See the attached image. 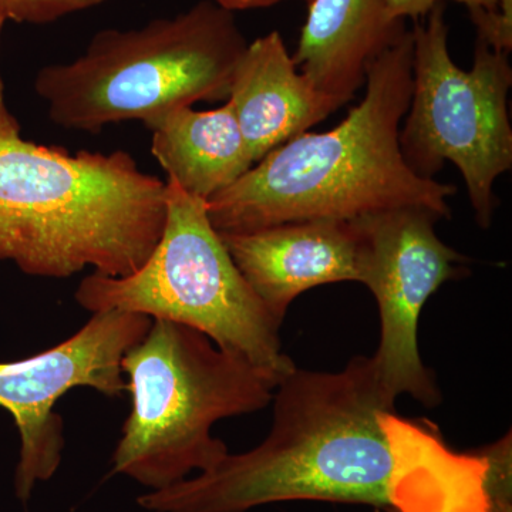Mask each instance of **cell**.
Returning a JSON list of instances; mask_svg holds the SVG:
<instances>
[{
  "instance_id": "1",
  "label": "cell",
  "mask_w": 512,
  "mask_h": 512,
  "mask_svg": "<svg viewBox=\"0 0 512 512\" xmlns=\"http://www.w3.org/2000/svg\"><path fill=\"white\" fill-rule=\"evenodd\" d=\"M274 424L259 446L211 470L141 495L151 512H247L285 501H325L443 512L447 471L427 436H394L396 397L373 356L339 372L296 367L276 386Z\"/></svg>"
},
{
  "instance_id": "2",
  "label": "cell",
  "mask_w": 512,
  "mask_h": 512,
  "mask_svg": "<svg viewBox=\"0 0 512 512\" xmlns=\"http://www.w3.org/2000/svg\"><path fill=\"white\" fill-rule=\"evenodd\" d=\"M365 84V97L338 126L291 138L207 201L218 234L407 207L451 217L457 188L413 173L400 150L413 92L410 30L370 63Z\"/></svg>"
},
{
  "instance_id": "3",
  "label": "cell",
  "mask_w": 512,
  "mask_h": 512,
  "mask_svg": "<svg viewBox=\"0 0 512 512\" xmlns=\"http://www.w3.org/2000/svg\"><path fill=\"white\" fill-rule=\"evenodd\" d=\"M165 220L167 183L126 151L70 154L25 140L0 77V261L39 278L133 275Z\"/></svg>"
},
{
  "instance_id": "4",
  "label": "cell",
  "mask_w": 512,
  "mask_h": 512,
  "mask_svg": "<svg viewBox=\"0 0 512 512\" xmlns=\"http://www.w3.org/2000/svg\"><path fill=\"white\" fill-rule=\"evenodd\" d=\"M234 13L202 0L138 29H103L82 56L49 64L35 93L57 127L99 134L111 124L151 120L197 101L228 100L247 49Z\"/></svg>"
},
{
  "instance_id": "5",
  "label": "cell",
  "mask_w": 512,
  "mask_h": 512,
  "mask_svg": "<svg viewBox=\"0 0 512 512\" xmlns=\"http://www.w3.org/2000/svg\"><path fill=\"white\" fill-rule=\"evenodd\" d=\"M121 369L133 407L113 454V473L150 491L217 466L228 447L212 436L214 424L265 409L278 386L204 333L164 319H153Z\"/></svg>"
},
{
  "instance_id": "6",
  "label": "cell",
  "mask_w": 512,
  "mask_h": 512,
  "mask_svg": "<svg viewBox=\"0 0 512 512\" xmlns=\"http://www.w3.org/2000/svg\"><path fill=\"white\" fill-rule=\"evenodd\" d=\"M167 220L146 264L128 276L87 275L74 293L86 311L141 313L204 333L274 379L296 369L279 323L232 261L208 218L207 201L167 180Z\"/></svg>"
},
{
  "instance_id": "7",
  "label": "cell",
  "mask_w": 512,
  "mask_h": 512,
  "mask_svg": "<svg viewBox=\"0 0 512 512\" xmlns=\"http://www.w3.org/2000/svg\"><path fill=\"white\" fill-rule=\"evenodd\" d=\"M421 19L410 30L413 92L400 150L423 178H434L446 161L456 165L478 224L488 228L497 207L495 180L512 167L508 55L477 39L473 69L461 70L448 52L443 0Z\"/></svg>"
},
{
  "instance_id": "8",
  "label": "cell",
  "mask_w": 512,
  "mask_h": 512,
  "mask_svg": "<svg viewBox=\"0 0 512 512\" xmlns=\"http://www.w3.org/2000/svg\"><path fill=\"white\" fill-rule=\"evenodd\" d=\"M439 215L424 208H396L350 221L360 241L362 282L375 295L380 342L375 359L386 389L396 399L409 394L427 407L441 394L420 357L419 319L444 282L458 278L463 255L434 231Z\"/></svg>"
},
{
  "instance_id": "9",
  "label": "cell",
  "mask_w": 512,
  "mask_h": 512,
  "mask_svg": "<svg viewBox=\"0 0 512 512\" xmlns=\"http://www.w3.org/2000/svg\"><path fill=\"white\" fill-rule=\"evenodd\" d=\"M151 322L141 313L96 312L55 348L0 362V409L13 417L20 436L15 493L22 503L62 463L63 421L53 412L55 404L76 387H90L107 397L127 392L121 360L146 336Z\"/></svg>"
},
{
  "instance_id": "10",
  "label": "cell",
  "mask_w": 512,
  "mask_h": 512,
  "mask_svg": "<svg viewBox=\"0 0 512 512\" xmlns=\"http://www.w3.org/2000/svg\"><path fill=\"white\" fill-rule=\"evenodd\" d=\"M220 237L245 281L279 323L309 289L362 282L360 241L350 221L292 222Z\"/></svg>"
},
{
  "instance_id": "11",
  "label": "cell",
  "mask_w": 512,
  "mask_h": 512,
  "mask_svg": "<svg viewBox=\"0 0 512 512\" xmlns=\"http://www.w3.org/2000/svg\"><path fill=\"white\" fill-rule=\"evenodd\" d=\"M227 101L255 164L340 109L298 72L279 32L248 43Z\"/></svg>"
},
{
  "instance_id": "12",
  "label": "cell",
  "mask_w": 512,
  "mask_h": 512,
  "mask_svg": "<svg viewBox=\"0 0 512 512\" xmlns=\"http://www.w3.org/2000/svg\"><path fill=\"white\" fill-rule=\"evenodd\" d=\"M406 30L387 0H312L292 62L342 107L365 84L370 63Z\"/></svg>"
},
{
  "instance_id": "13",
  "label": "cell",
  "mask_w": 512,
  "mask_h": 512,
  "mask_svg": "<svg viewBox=\"0 0 512 512\" xmlns=\"http://www.w3.org/2000/svg\"><path fill=\"white\" fill-rule=\"evenodd\" d=\"M151 153L188 194L208 201L254 167L231 104L197 111L177 107L146 124Z\"/></svg>"
},
{
  "instance_id": "14",
  "label": "cell",
  "mask_w": 512,
  "mask_h": 512,
  "mask_svg": "<svg viewBox=\"0 0 512 512\" xmlns=\"http://www.w3.org/2000/svg\"><path fill=\"white\" fill-rule=\"evenodd\" d=\"M104 2L107 0H0V23L47 25Z\"/></svg>"
},
{
  "instance_id": "15",
  "label": "cell",
  "mask_w": 512,
  "mask_h": 512,
  "mask_svg": "<svg viewBox=\"0 0 512 512\" xmlns=\"http://www.w3.org/2000/svg\"><path fill=\"white\" fill-rule=\"evenodd\" d=\"M511 434L481 450L491 512H512Z\"/></svg>"
},
{
  "instance_id": "16",
  "label": "cell",
  "mask_w": 512,
  "mask_h": 512,
  "mask_svg": "<svg viewBox=\"0 0 512 512\" xmlns=\"http://www.w3.org/2000/svg\"><path fill=\"white\" fill-rule=\"evenodd\" d=\"M478 40L495 52L510 55L512 49V0H500L493 9L468 8Z\"/></svg>"
},
{
  "instance_id": "17",
  "label": "cell",
  "mask_w": 512,
  "mask_h": 512,
  "mask_svg": "<svg viewBox=\"0 0 512 512\" xmlns=\"http://www.w3.org/2000/svg\"><path fill=\"white\" fill-rule=\"evenodd\" d=\"M440 0H387L390 15L394 19L413 20L424 18Z\"/></svg>"
},
{
  "instance_id": "18",
  "label": "cell",
  "mask_w": 512,
  "mask_h": 512,
  "mask_svg": "<svg viewBox=\"0 0 512 512\" xmlns=\"http://www.w3.org/2000/svg\"><path fill=\"white\" fill-rule=\"evenodd\" d=\"M211 2L222 9L228 10V12L234 13L238 10L269 8V6H274L282 0H211ZM305 2L309 5L312 0H305Z\"/></svg>"
},
{
  "instance_id": "19",
  "label": "cell",
  "mask_w": 512,
  "mask_h": 512,
  "mask_svg": "<svg viewBox=\"0 0 512 512\" xmlns=\"http://www.w3.org/2000/svg\"><path fill=\"white\" fill-rule=\"evenodd\" d=\"M454 2L464 3L467 8L493 9L500 0H454Z\"/></svg>"
},
{
  "instance_id": "20",
  "label": "cell",
  "mask_w": 512,
  "mask_h": 512,
  "mask_svg": "<svg viewBox=\"0 0 512 512\" xmlns=\"http://www.w3.org/2000/svg\"><path fill=\"white\" fill-rule=\"evenodd\" d=\"M2 29H3V25H2V23H0V40H2ZM0 77H2V73H0Z\"/></svg>"
}]
</instances>
